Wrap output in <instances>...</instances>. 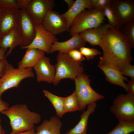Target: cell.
<instances>
[{
  "label": "cell",
  "instance_id": "cell-17",
  "mask_svg": "<svg viewBox=\"0 0 134 134\" xmlns=\"http://www.w3.org/2000/svg\"><path fill=\"white\" fill-rule=\"evenodd\" d=\"M24 46L23 40L22 35L16 26L1 38L0 46L6 50L9 48L5 57L10 54L16 46Z\"/></svg>",
  "mask_w": 134,
  "mask_h": 134
},
{
  "label": "cell",
  "instance_id": "cell-3",
  "mask_svg": "<svg viewBox=\"0 0 134 134\" xmlns=\"http://www.w3.org/2000/svg\"><path fill=\"white\" fill-rule=\"evenodd\" d=\"M104 17L103 9L92 8L84 10L72 22L69 35L79 34L86 30L100 26L104 23Z\"/></svg>",
  "mask_w": 134,
  "mask_h": 134
},
{
  "label": "cell",
  "instance_id": "cell-31",
  "mask_svg": "<svg viewBox=\"0 0 134 134\" xmlns=\"http://www.w3.org/2000/svg\"><path fill=\"white\" fill-rule=\"evenodd\" d=\"M110 1L111 0H91L93 8L102 9L109 4Z\"/></svg>",
  "mask_w": 134,
  "mask_h": 134
},
{
  "label": "cell",
  "instance_id": "cell-9",
  "mask_svg": "<svg viewBox=\"0 0 134 134\" xmlns=\"http://www.w3.org/2000/svg\"><path fill=\"white\" fill-rule=\"evenodd\" d=\"M36 34L32 42L29 45L21 46V49L34 48L50 53L52 45L58 41L55 35L47 31L42 24L35 25Z\"/></svg>",
  "mask_w": 134,
  "mask_h": 134
},
{
  "label": "cell",
  "instance_id": "cell-19",
  "mask_svg": "<svg viewBox=\"0 0 134 134\" xmlns=\"http://www.w3.org/2000/svg\"><path fill=\"white\" fill-rule=\"evenodd\" d=\"M91 0H76L72 6L62 14L67 23V31L69 32L70 26L75 18L86 9L92 8Z\"/></svg>",
  "mask_w": 134,
  "mask_h": 134
},
{
  "label": "cell",
  "instance_id": "cell-30",
  "mask_svg": "<svg viewBox=\"0 0 134 134\" xmlns=\"http://www.w3.org/2000/svg\"><path fill=\"white\" fill-rule=\"evenodd\" d=\"M67 54L69 57L75 62L80 64L85 60V58L80 51L75 49L69 52Z\"/></svg>",
  "mask_w": 134,
  "mask_h": 134
},
{
  "label": "cell",
  "instance_id": "cell-2",
  "mask_svg": "<svg viewBox=\"0 0 134 134\" xmlns=\"http://www.w3.org/2000/svg\"><path fill=\"white\" fill-rule=\"evenodd\" d=\"M0 113L9 119L12 132L13 133L34 129L35 124L41 120L40 115L30 111L25 104L14 105Z\"/></svg>",
  "mask_w": 134,
  "mask_h": 134
},
{
  "label": "cell",
  "instance_id": "cell-27",
  "mask_svg": "<svg viewBox=\"0 0 134 134\" xmlns=\"http://www.w3.org/2000/svg\"><path fill=\"white\" fill-rule=\"evenodd\" d=\"M110 3L103 8V11L105 17L107 18L108 24L111 28H115L116 25V19L114 13L110 5Z\"/></svg>",
  "mask_w": 134,
  "mask_h": 134
},
{
  "label": "cell",
  "instance_id": "cell-40",
  "mask_svg": "<svg viewBox=\"0 0 134 134\" xmlns=\"http://www.w3.org/2000/svg\"><path fill=\"white\" fill-rule=\"evenodd\" d=\"M1 119L0 116V134H5V132L1 126Z\"/></svg>",
  "mask_w": 134,
  "mask_h": 134
},
{
  "label": "cell",
  "instance_id": "cell-39",
  "mask_svg": "<svg viewBox=\"0 0 134 134\" xmlns=\"http://www.w3.org/2000/svg\"><path fill=\"white\" fill-rule=\"evenodd\" d=\"M64 1L67 4L68 9L72 6L75 1L73 0H64Z\"/></svg>",
  "mask_w": 134,
  "mask_h": 134
},
{
  "label": "cell",
  "instance_id": "cell-32",
  "mask_svg": "<svg viewBox=\"0 0 134 134\" xmlns=\"http://www.w3.org/2000/svg\"><path fill=\"white\" fill-rule=\"evenodd\" d=\"M123 75L134 78V65L131 64L127 66L121 71Z\"/></svg>",
  "mask_w": 134,
  "mask_h": 134
},
{
  "label": "cell",
  "instance_id": "cell-13",
  "mask_svg": "<svg viewBox=\"0 0 134 134\" xmlns=\"http://www.w3.org/2000/svg\"><path fill=\"white\" fill-rule=\"evenodd\" d=\"M33 68L38 82L53 83L55 75L56 69L55 66L50 64L49 58L44 56Z\"/></svg>",
  "mask_w": 134,
  "mask_h": 134
},
{
  "label": "cell",
  "instance_id": "cell-20",
  "mask_svg": "<svg viewBox=\"0 0 134 134\" xmlns=\"http://www.w3.org/2000/svg\"><path fill=\"white\" fill-rule=\"evenodd\" d=\"M45 52L34 48L26 49L22 60L19 62L18 68L20 69L34 67L44 56Z\"/></svg>",
  "mask_w": 134,
  "mask_h": 134
},
{
  "label": "cell",
  "instance_id": "cell-1",
  "mask_svg": "<svg viewBox=\"0 0 134 134\" xmlns=\"http://www.w3.org/2000/svg\"><path fill=\"white\" fill-rule=\"evenodd\" d=\"M99 46L103 52L99 63L109 65L121 71L133 60L129 42L115 28H110L105 32Z\"/></svg>",
  "mask_w": 134,
  "mask_h": 134
},
{
  "label": "cell",
  "instance_id": "cell-21",
  "mask_svg": "<svg viewBox=\"0 0 134 134\" xmlns=\"http://www.w3.org/2000/svg\"><path fill=\"white\" fill-rule=\"evenodd\" d=\"M62 123L56 116L51 117L49 120H45L36 127V134H61V129Z\"/></svg>",
  "mask_w": 134,
  "mask_h": 134
},
{
  "label": "cell",
  "instance_id": "cell-15",
  "mask_svg": "<svg viewBox=\"0 0 134 134\" xmlns=\"http://www.w3.org/2000/svg\"><path fill=\"white\" fill-rule=\"evenodd\" d=\"M85 43L79 34H75L67 41L62 42L57 41L55 42L51 46L50 53L58 51L60 53L67 54L71 51L84 46Z\"/></svg>",
  "mask_w": 134,
  "mask_h": 134
},
{
  "label": "cell",
  "instance_id": "cell-18",
  "mask_svg": "<svg viewBox=\"0 0 134 134\" xmlns=\"http://www.w3.org/2000/svg\"><path fill=\"white\" fill-rule=\"evenodd\" d=\"M110 28L108 23L102 24L98 27L85 30L79 34L85 42H88L92 46L99 45L104 33Z\"/></svg>",
  "mask_w": 134,
  "mask_h": 134
},
{
  "label": "cell",
  "instance_id": "cell-33",
  "mask_svg": "<svg viewBox=\"0 0 134 134\" xmlns=\"http://www.w3.org/2000/svg\"><path fill=\"white\" fill-rule=\"evenodd\" d=\"M9 64L6 57L0 62V77H1L5 74Z\"/></svg>",
  "mask_w": 134,
  "mask_h": 134
},
{
  "label": "cell",
  "instance_id": "cell-10",
  "mask_svg": "<svg viewBox=\"0 0 134 134\" xmlns=\"http://www.w3.org/2000/svg\"><path fill=\"white\" fill-rule=\"evenodd\" d=\"M35 24L26 8L20 9L17 26L22 36L24 46L30 44L34 39L36 34Z\"/></svg>",
  "mask_w": 134,
  "mask_h": 134
},
{
  "label": "cell",
  "instance_id": "cell-34",
  "mask_svg": "<svg viewBox=\"0 0 134 134\" xmlns=\"http://www.w3.org/2000/svg\"><path fill=\"white\" fill-rule=\"evenodd\" d=\"M127 85L129 92L134 95V78H131Z\"/></svg>",
  "mask_w": 134,
  "mask_h": 134
},
{
  "label": "cell",
  "instance_id": "cell-14",
  "mask_svg": "<svg viewBox=\"0 0 134 134\" xmlns=\"http://www.w3.org/2000/svg\"><path fill=\"white\" fill-rule=\"evenodd\" d=\"M20 9H2L0 12V36L1 37L17 26Z\"/></svg>",
  "mask_w": 134,
  "mask_h": 134
},
{
  "label": "cell",
  "instance_id": "cell-16",
  "mask_svg": "<svg viewBox=\"0 0 134 134\" xmlns=\"http://www.w3.org/2000/svg\"><path fill=\"white\" fill-rule=\"evenodd\" d=\"M98 67L104 74L106 80L110 83L120 86L128 92H129L127 84L124 81H128L120 70L109 65L99 63Z\"/></svg>",
  "mask_w": 134,
  "mask_h": 134
},
{
  "label": "cell",
  "instance_id": "cell-25",
  "mask_svg": "<svg viewBox=\"0 0 134 134\" xmlns=\"http://www.w3.org/2000/svg\"><path fill=\"white\" fill-rule=\"evenodd\" d=\"M64 106L65 113L80 111L79 103L75 91L70 95L65 97Z\"/></svg>",
  "mask_w": 134,
  "mask_h": 134
},
{
  "label": "cell",
  "instance_id": "cell-28",
  "mask_svg": "<svg viewBox=\"0 0 134 134\" xmlns=\"http://www.w3.org/2000/svg\"><path fill=\"white\" fill-rule=\"evenodd\" d=\"M79 49L82 55L86 57L88 60L93 59L95 56L101 54L100 52L94 48L83 46L80 48Z\"/></svg>",
  "mask_w": 134,
  "mask_h": 134
},
{
  "label": "cell",
  "instance_id": "cell-11",
  "mask_svg": "<svg viewBox=\"0 0 134 134\" xmlns=\"http://www.w3.org/2000/svg\"><path fill=\"white\" fill-rule=\"evenodd\" d=\"M55 5L53 0H31L26 8L35 25L41 24L48 12Z\"/></svg>",
  "mask_w": 134,
  "mask_h": 134
},
{
  "label": "cell",
  "instance_id": "cell-41",
  "mask_svg": "<svg viewBox=\"0 0 134 134\" xmlns=\"http://www.w3.org/2000/svg\"><path fill=\"white\" fill-rule=\"evenodd\" d=\"M1 9H2V8L0 6V11H1Z\"/></svg>",
  "mask_w": 134,
  "mask_h": 134
},
{
  "label": "cell",
  "instance_id": "cell-36",
  "mask_svg": "<svg viewBox=\"0 0 134 134\" xmlns=\"http://www.w3.org/2000/svg\"><path fill=\"white\" fill-rule=\"evenodd\" d=\"M31 0H18L21 9L26 8Z\"/></svg>",
  "mask_w": 134,
  "mask_h": 134
},
{
  "label": "cell",
  "instance_id": "cell-26",
  "mask_svg": "<svg viewBox=\"0 0 134 134\" xmlns=\"http://www.w3.org/2000/svg\"><path fill=\"white\" fill-rule=\"evenodd\" d=\"M121 29V32L128 40L132 48H134V21L127 23Z\"/></svg>",
  "mask_w": 134,
  "mask_h": 134
},
{
  "label": "cell",
  "instance_id": "cell-8",
  "mask_svg": "<svg viewBox=\"0 0 134 134\" xmlns=\"http://www.w3.org/2000/svg\"><path fill=\"white\" fill-rule=\"evenodd\" d=\"M109 4L115 17V28L120 30L127 23L134 21V0H111Z\"/></svg>",
  "mask_w": 134,
  "mask_h": 134
},
{
  "label": "cell",
  "instance_id": "cell-35",
  "mask_svg": "<svg viewBox=\"0 0 134 134\" xmlns=\"http://www.w3.org/2000/svg\"><path fill=\"white\" fill-rule=\"evenodd\" d=\"M9 104L2 100L0 98V112L3 110L7 109L9 107Z\"/></svg>",
  "mask_w": 134,
  "mask_h": 134
},
{
  "label": "cell",
  "instance_id": "cell-5",
  "mask_svg": "<svg viewBox=\"0 0 134 134\" xmlns=\"http://www.w3.org/2000/svg\"><path fill=\"white\" fill-rule=\"evenodd\" d=\"M75 92L80 108V111L85 109L86 106L96 103L105 98L104 96L95 91L91 86L89 76L83 73L75 79Z\"/></svg>",
  "mask_w": 134,
  "mask_h": 134
},
{
  "label": "cell",
  "instance_id": "cell-37",
  "mask_svg": "<svg viewBox=\"0 0 134 134\" xmlns=\"http://www.w3.org/2000/svg\"><path fill=\"white\" fill-rule=\"evenodd\" d=\"M1 38L0 36V62L5 57V53L7 50L1 47Z\"/></svg>",
  "mask_w": 134,
  "mask_h": 134
},
{
  "label": "cell",
  "instance_id": "cell-38",
  "mask_svg": "<svg viewBox=\"0 0 134 134\" xmlns=\"http://www.w3.org/2000/svg\"><path fill=\"white\" fill-rule=\"evenodd\" d=\"M9 134H36L35 130L34 129L26 131L16 133L11 132Z\"/></svg>",
  "mask_w": 134,
  "mask_h": 134
},
{
  "label": "cell",
  "instance_id": "cell-22",
  "mask_svg": "<svg viewBox=\"0 0 134 134\" xmlns=\"http://www.w3.org/2000/svg\"><path fill=\"white\" fill-rule=\"evenodd\" d=\"M97 105L96 103L88 105L87 110L81 114L78 123L66 134H87L88 118L90 115L95 112Z\"/></svg>",
  "mask_w": 134,
  "mask_h": 134
},
{
  "label": "cell",
  "instance_id": "cell-23",
  "mask_svg": "<svg viewBox=\"0 0 134 134\" xmlns=\"http://www.w3.org/2000/svg\"><path fill=\"white\" fill-rule=\"evenodd\" d=\"M43 92L54 106L58 116L62 117L65 113L64 106L65 97L56 96L46 90H44Z\"/></svg>",
  "mask_w": 134,
  "mask_h": 134
},
{
  "label": "cell",
  "instance_id": "cell-12",
  "mask_svg": "<svg viewBox=\"0 0 134 134\" xmlns=\"http://www.w3.org/2000/svg\"><path fill=\"white\" fill-rule=\"evenodd\" d=\"M41 24L47 31L55 35L67 31L66 19L62 14L53 9L48 12Z\"/></svg>",
  "mask_w": 134,
  "mask_h": 134
},
{
  "label": "cell",
  "instance_id": "cell-7",
  "mask_svg": "<svg viewBox=\"0 0 134 134\" xmlns=\"http://www.w3.org/2000/svg\"><path fill=\"white\" fill-rule=\"evenodd\" d=\"M110 111L119 120L134 121V95L129 92L119 95L113 100Z\"/></svg>",
  "mask_w": 134,
  "mask_h": 134
},
{
  "label": "cell",
  "instance_id": "cell-24",
  "mask_svg": "<svg viewBox=\"0 0 134 134\" xmlns=\"http://www.w3.org/2000/svg\"><path fill=\"white\" fill-rule=\"evenodd\" d=\"M119 121L116 127L106 134H130L134 132V121Z\"/></svg>",
  "mask_w": 134,
  "mask_h": 134
},
{
  "label": "cell",
  "instance_id": "cell-6",
  "mask_svg": "<svg viewBox=\"0 0 134 134\" xmlns=\"http://www.w3.org/2000/svg\"><path fill=\"white\" fill-rule=\"evenodd\" d=\"M34 76L32 68H15L9 63L5 74L0 78V98L6 90L17 87L22 80Z\"/></svg>",
  "mask_w": 134,
  "mask_h": 134
},
{
  "label": "cell",
  "instance_id": "cell-29",
  "mask_svg": "<svg viewBox=\"0 0 134 134\" xmlns=\"http://www.w3.org/2000/svg\"><path fill=\"white\" fill-rule=\"evenodd\" d=\"M0 6L2 9H21L18 0H0Z\"/></svg>",
  "mask_w": 134,
  "mask_h": 134
},
{
  "label": "cell",
  "instance_id": "cell-4",
  "mask_svg": "<svg viewBox=\"0 0 134 134\" xmlns=\"http://www.w3.org/2000/svg\"><path fill=\"white\" fill-rule=\"evenodd\" d=\"M57 63L55 66L56 73L52 83L57 85L60 81L68 78L74 80L79 75L83 73L84 68L81 64L73 61L67 54L59 53L57 58Z\"/></svg>",
  "mask_w": 134,
  "mask_h": 134
}]
</instances>
